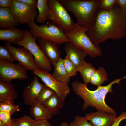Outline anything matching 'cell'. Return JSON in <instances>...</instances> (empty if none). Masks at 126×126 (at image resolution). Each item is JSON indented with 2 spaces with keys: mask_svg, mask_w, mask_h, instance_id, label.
Listing matches in <instances>:
<instances>
[{
  "mask_svg": "<svg viewBox=\"0 0 126 126\" xmlns=\"http://www.w3.org/2000/svg\"><path fill=\"white\" fill-rule=\"evenodd\" d=\"M87 28V35L96 46L108 39L123 38L126 36V10L116 3L109 11L98 8L94 21Z\"/></svg>",
  "mask_w": 126,
  "mask_h": 126,
  "instance_id": "1",
  "label": "cell"
},
{
  "mask_svg": "<svg viewBox=\"0 0 126 126\" xmlns=\"http://www.w3.org/2000/svg\"><path fill=\"white\" fill-rule=\"evenodd\" d=\"M126 78V75L120 79L116 78L105 86H97L96 89L91 91L87 87V85L81 82L75 81L72 84L74 91L84 100L82 109L85 110L89 107L95 108L98 111L116 115V111L108 105L105 102L107 94L112 93L113 85L119 83L122 80Z\"/></svg>",
  "mask_w": 126,
  "mask_h": 126,
  "instance_id": "2",
  "label": "cell"
},
{
  "mask_svg": "<svg viewBox=\"0 0 126 126\" xmlns=\"http://www.w3.org/2000/svg\"><path fill=\"white\" fill-rule=\"evenodd\" d=\"M76 18L77 23L82 27L88 28L94 21L100 0H59Z\"/></svg>",
  "mask_w": 126,
  "mask_h": 126,
  "instance_id": "3",
  "label": "cell"
},
{
  "mask_svg": "<svg viewBox=\"0 0 126 126\" xmlns=\"http://www.w3.org/2000/svg\"><path fill=\"white\" fill-rule=\"evenodd\" d=\"M28 25L31 33L36 38H40L58 44L71 42L62 29L51 21L38 26L33 20Z\"/></svg>",
  "mask_w": 126,
  "mask_h": 126,
  "instance_id": "4",
  "label": "cell"
},
{
  "mask_svg": "<svg viewBox=\"0 0 126 126\" xmlns=\"http://www.w3.org/2000/svg\"><path fill=\"white\" fill-rule=\"evenodd\" d=\"M87 28L80 26L76 23L75 28L66 34L71 42L85 52L91 58L101 56L102 51L99 46L91 42L86 34Z\"/></svg>",
  "mask_w": 126,
  "mask_h": 126,
  "instance_id": "5",
  "label": "cell"
},
{
  "mask_svg": "<svg viewBox=\"0 0 126 126\" xmlns=\"http://www.w3.org/2000/svg\"><path fill=\"white\" fill-rule=\"evenodd\" d=\"M49 12L47 20L54 23L66 34L73 29L76 23L74 22L66 8L59 0H48Z\"/></svg>",
  "mask_w": 126,
  "mask_h": 126,
  "instance_id": "6",
  "label": "cell"
},
{
  "mask_svg": "<svg viewBox=\"0 0 126 126\" xmlns=\"http://www.w3.org/2000/svg\"><path fill=\"white\" fill-rule=\"evenodd\" d=\"M36 38L33 36L30 31L26 30L24 38L17 44L25 48L30 52L40 69L49 72L52 70V64L36 43Z\"/></svg>",
  "mask_w": 126,
  "mask_h": 126,
  "instance_id": "7",
  "label": "cell"
},
{
  "mask_svg": "<svg viewBox=\"0 0 126 126\" xmlns=\"http://www.w3.org/2000/svg\"><path fill=\"white\" fill-rule=\"evenodd\" d=\"M10 8L17 22L21 24H28L38 14L36 6L29 5L17 0H13Z\"/></svg>",
  "mask_w": 126,
  "mask_h": 126,
  "instance_id": "8",
  "label": "cell"
},
{
  "mask_svg": "<svg viewBox=\"0 0 126 126\" xmlns=\"http://www.w3.org/2000/svg\"><path fill=\"white\" fill-rule=\"evenodd\" d=\"M25 68L19 63L0 60V80L10 82L13 80L27 79Z\"/></svg>",
  "mask_w": 126,
  "mask_h": 126,
  "instance_id": "9",
  "label": "cell"
},
{
  "mask_svg": "<svg viewBox=\"0 0 126 126\" xmlns=\"http://www.w3.org/2000/svg\"><path fill=\"white\" fill-rule=\"evenodd\" d=\"M5 45L15 60L24 66L27 71L31 70L33 71L40 70L35 61L33 56L26 48L24 47H14L8 42H6Z\"/></svg>",
  "mask_w": 126,
  "mask_h": 126,
  "instance_id": "10",
  "label": "cell"
},
{
  "mask_svg": "<svg viewBox=\"0 0 126 126\" xmlns=\"http://www.w3.org/2000/svg\"><path fill=\"white\" fill-rule=\"evenodd\" d=\"M34 74L39 77L45 85L53 90L61 100H65L70 90L68 83L58 81L49 72L42 70L33 71Z\"/></svg>",
  "mask_w": 126,
  "mask_h": 126,
  "instance_id": "11",
  "label": "cell"
},
{
  "mask_svg": "<svg viewBox=\"0 0 126 126\" xmlns=\"http://www.w3.org/2000/svg\"><path fill=\"white\" fill-rule=\"evenodd\" d=\"M37 38L39 48L49 59L54 67L61 54L58 44L40 38Z\"/></svg>",
  "mask_w": 126,
  "mask_h": 126,
  "instance_id": "12",
  "label": "cell"
},
{
  "mask_svg": "<svg viewBox=\"0 0 126 126\" xmlns=\"http://www.w3.org/2000/svg\"><path fill=\"white\" fill-rule=\"evenodd\" d=\"M85 117L92 126H110L116 118V115L98 111L86 113Z\"/></svg>",
  "mask_w": 126,
  "mask_h": 126,
  "instance_id": "13",
  "label": "cell"
},
{
  "mask_svg": "<svg viewBox=\"0 0 126 126\" xmlns=\"http://www.w3.org/2000/svg\"><path fill=\"white\" fill-rule=\"evenodd\" d=\"M43 84L40 83L38 76H35L33 80L24 88L22 97L26 105L31 106L40 91Z\"/></svg>",
  "mask_w": 126,
  "mask_h": 126,
  "instance_id": "14",
  "label": "cell"
},
{
  "mask_svg": "<svg viewBox=\"0 0 126 126\" xmlns=\"http://www.w3.org/2000/svg\"><path fill=\"white\" fill-rule=\"evenodd\" d=\"M64 50L66 56L74 64L77 72L85 59L88 55L84 51L79 48L71 42L66 43Z\"/></svg>",
  "mask_w": 126,
  "mask_h": 126,
  "instance_id": "15",
  "label": "cell"
},
{
  "mask_svg": "<svg viewBox=\"0 0 126 126\" xmlns=\"http://www.w3.org/2000/svg\"><path fill=\"white\" fill-rule=\"evenodd\" d=\"M25 34V31L15 27L0 29V40L10 43L17 44L22 40Z\"/></svg>",
  "mask_w": 126,
  "mask_h": 126,
  "instance_id": "16",
  "label": "cell"
},
{
  "mask_svg": "<svg viewBox=\"0 0 126 126\" xmlns=\"http://www.w3.org/2000/svg\"><path fill=\"white\" fill-rule=\"evenodd\" d=\"M18 97L17 92L12 83L0 80V102L9 100L14 103Z\"/></svg>",
  "mask_w": 126,
  "mask_h": 126,
  "instance_id": "17",
  "label": "cell"
},
{
  "mask_svg": "<svg viewBox=\"0 0 126 126\" xmlns=\"http://www.w3.org/2000/svg\"><path fill=\"white\" fill-rule=\"evenodd\" d=\"M30 114L34 120H49L52 117V115L42 104L36 100L30 108Z\"/></svg>",
  "mask_w": 126,
  "mask_h": 126,
  "instance_id": "18",
  "label": "cell"
},
{
  "mask_svg": "<svg viewBox=\"0 0 126 126\" xmlns=\"http://www.w3.org/2000/svg\"><path fill=\"white\" fill-rule=\"evenodd\" d=\"M18 24L10 8L0 7V27L1 29L15 27Z\"/></svg>",
  "mask_w": 126,
  "mask_h": 126,
  "instance_id": "19",
  "label": "cell"
},
{
  "mask_svg": "<svg viewBox=\"0 0 126 126\" xmlns=\"http://www.w3.org/2000/svg\"><path fill=\"white\" fill-rule=\"evenodd\" d=\"M65 100L61 99L56 93L51 95L43 104L52 116L59 114L63 107Z\"/></svg>",
  "mask_w": 126,
  "mask_h": 126,
  "instance_id": "20",
  "label": "cell"
},
{
  "mask_svg": "<svg viewBox=\"0 0 126 126\" xmlns=\"http://www.w3.org/2000/svg\"><path fill=\"white\" fill-rule=\"evenodd\" d=\"M54 67V70L52 74L54 77L60 82L68 83L70 80V77L65 69L63 59L60 58Z\"/></svg>",
  "mask_w": 126,
  "mask_h": 126,
  "instance_id": "21",
  "label": "cell"
},
{
  "mask_svg": "<svg viewBox=\"0 0 126 126\" xmlns=\"http://www.w3.org/2000/svg\"><path fill=\"white\" fill-rule=\"evenodd\" d=\"M96 70L91 63L87 62L84 61L79 67L78 72L80 73L84 83L87 85L90 83L91 78Z\"/></svg>",
  "mask_w": 126,
  "mask_h": 126,
  "instance_id": "22",
  "label": "cell"
},
{
  "mask_svg": "<svg viewBox=\"0 0 126 126\" xmlns=\"http://www.w3.org/2000/svg\"><path fill=\"white\" fill-rule=\"evenodd\" d=\"M47 0H38L36 7L38 13L36 18V21L38 23H44L47 20L49 12Z\"/></svg>",
  "mask_w": 126,
  "mask_h": 126,
  "instance_id": "23",
  "label": "cell"
},
{
  "mask_svg": "<svg viewBox=\"0 0 126 126\" xmlns=\"http://www.w3.org/2000/svg\"><path fill=\"white\" fill-rule=\"evenodd\" d=\"M107 72L104 68L99 67L91 77L90 83L93 85L98 86L108 80Z\"/></svg>",
  "mask_w": 126,
  "mask_h": 126,
  "instance_id": "24",
  "label": "cell"
},
{
  "mask_svg": "<svg viewBox=\"0 0 126 126\" xmlns=\"http://www.w3.org/2000/svg\"><path fill=\"white\" fill-rule=\"evenodd\" d=\"M55 93V92L50 88L43 84L42 88L35 100L40 104H43L51 95Z\"/></svg>",
  "mask_w": 126,
  "mask_h": 126,
  "instance_id": "25",
  "label": "cell"
},
{
  "mask_svg": "<svg viewBox=\"0 0 126 126\" xmlns=\"http://www.w3.org/2000/svg\"><path fill=\"white\" fill-rule=\"evenodd\" d=\"M20 111L18 105H14L10 101L6 100L0 102V111L8 112L11 115Z\"/></svg>",
  "mask_w": 126,
  "mask_h": 126,
  "instance_id": "26",
  "label": "cell"
},
{
  "mask_svg": "<svg viewBox=\"0 0 126 126\" xmlns=\"http://www.w3.org/2000/svg\"><path fill=\"white\" fill-rule=\"evenodd\" d=\"M63 61L67 72L70 77L74 76L77 74L75 66L67 56L63 59Z\"/></svg>",
  "mask_w": 126,
  "mask_h": 126,
  "instance_id": "27",
  "label": "cell"
},
{
  "mask_svg": "<svg viewBox=\"0 0 126 126\" xmlns=\"http://www.w3.org/2000/svg\"><path fill=\"white\" fill-rule=\"evenodd\" d=\"M0 60L12 62L15 60L13 55L5 46H0Z\"/></svg>",
  "mask_w": 126,
  "mask_h": 126,
  "instance_id": "28",
  "label": "cell"
},
{
  "mask_svg": "<svg viewBox=\"0 0 126 126\" xmlns=\"http://www.w3.org/2000/svg\"><path fill=\"white\" fill-rule=\"evenodd\" d=\"M34 119L29 116L25 115L15 119L16 126H32Z\"/></svg>",
  "mask_w": 126,
  "mask_h": 126,
  "instance_id": "29",
  "label": "cell"
},
{
  "mask_svg": "<svg viewBox=\"0 0 126 126\" xmlns=\"http://www.w3.org/2000/svg\"><path fill=\"white\" fill-rule=\"evenodd\" d=\"M88 121L85 117L76 116L74 120L69 124L68 126H92Z\"/></svg>",
  "mask_w": 126,
  "mask_h": 126,
  "instance_id": "30",
  "label": "cell"
},
{
  "mask_svg": "<svg viewBox=\"0 0 126 126\" xmlns=\"http://www.w3.org/2000/svg\"><path fill=\"white\" fill-rule=\"evenodd\" d=\"M116 0H100L99 8L108 11L112 9L116 4Z\"/></svg>",
  "mask_w": 126,
  "mask_h": 126,
  "instance_id": "31",
  "label": "cell"
},
{
  "mask_svg": "<svg viewBox=\"0 0 126 126\" xmlns=\"http://www.w3.org/2000/svg\"><path fill=\"white\" fill-rule=\"evenodd\" d=\"M11 116L8 112L0 111V121L8 126H10L11 125L13 122Z\"/></svg>",
  "mask_w": 126,
  "mask_h": 126,
  "instance_id": "32",
  "label": "cell"
},
{
  "mask_svg": "<svg viewBox=\"0 0 126 126\" xmlns=\"http://www.w3.org/2000/svg\"><path fill=\"white\" fill-rule=\"evenodd\" d=\"M126 119V112H123L117 117L114 122L110 126H119L120 122Z\"/></svg>",
  "mask_w": 126,
  "mask_h": 126,
  "instance_id": "33",
  "label": "cell"
},
{
  "mask_svg": "<svg viewBox=\"0 0 126 126\" xmlns=\"http://www.w3.org/2000/svg\"><path fill=\"white\" fill-rule=\"evenodd\" d=\"M32 126H52L48 120H36L34 119Z\"/></svg>",
  "mask_w": 126,
  "mask_h": 126,
  "instance_id": "34",
  "label": "cell"
},
{
  "mask_svg": "<svg viewBox=\"0 0 126 126\" xmlns=\"http://www.w3.org/2000/svg\"><path fill=\"white\" fill-rule=\"evenodd\" d=\"M13 0H0V7L9 8L10 7Z\"/></svg>",
  "mask_w": 126,
  "mask_h": 126,
  "instance_id": "35",
  "label": "cell"
},
{
  "mask_svg": "<svg viewBox=\"0 0 126 126\" xmlns=\"http://www.w3.org/2000/svg\"><path fill=\"white\" fill-rule=\"evenodd\" d=\"M18 1L25 4L31 6H37V0H17Z\"/></svg>",
  "mask_w": 126,
  "mask_h": 126,
  "instance_id": "36",
  "label": "cell"
},
{
  "mask_svg": "<svg viewBox=\"0 0 126 126\" xmlns=\"http://www.w3.org/2000/svg\"><path fill=\"white\" fill-rule=\"evenodd\" d=\"M116 3L122 10H126V0H116Z\"/></svg>",
  "mask_w": 126,
  "mask_h": 126,
  "instance_id": "37",
  "label": "cell"
},
{
  "mask_svg": "<svg viewBox=\"0 0 126 126\" xmlns=\"http://www.w3.org/2000/svg\"><path fill=\"white\" fill-rule=\"evenodd\" d=\"M68 125L67 122H64L61 123L60 126H68Z\"/></svg>",
  "mask_w": 126,
  "mask_h": 126,
  "instance_id": "38",
  "label": "cell"
},
{
  "mask_svg": "<svg viewBox=\"0 0 126 126\" xmlns=\"http://www.w3.org/2000/svg\"><path fill=\"white\" fill-rule=\"evenodd\" d=\"M13 119V122L11 125L10 126H16L15 123V119Z\"/></svg>",
  "mask_w": 126,
  "mask_h": 126,
  "instance_id": "39",
  "label": "cell"
},
{
  "mask_svg": "<svg viewBox=\"0 0 126 126\" xmlns=\"http://www.w3.org/2000/svg\"><path fill=\"white\" fill-rule=\"evenodd\" d=\"M0 126H8L0 121Z\"/></svg>",
  "mask_w": 126,
  "mask_h": 126,
  "instance_id": "40",
  "label": "cell"
},
{
  "mask_svg": "<svg viewBox=\"0 0 126 126\" xmlns=\"http://www.w3.org/2000/svg\"><path fill=\"white\" fill-rule=\"evenodd\" d=\"M124 126H126V123L124 124Z\"/></svg>",
  "mask_w": 126,
  "mask_h": 126,
  "instance_id": "41",
  "label": "cell"
}]
</instances>
